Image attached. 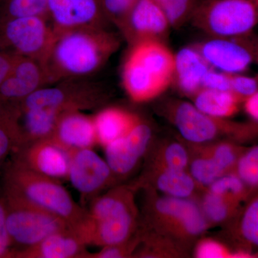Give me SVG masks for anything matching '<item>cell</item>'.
<instances>
[{
    "mask_svg": "<svg viewBox=\"0 0 258 258\" xmlns=\"http://www.w3.org/2000/svg\"><path fill=\"white\" fill-rule=\"evenodd\" d=\"M3 198L50 212L67 222L71 231L88 216V210L74 201L60 181L41 175L15 159L5 170Z\"/></svg>",
    "mask_w": 258,
    "mask_h": 258,
    "instance_id": "obj_3",
    "label": "cell"
},
{
    "mask_svg": "<svg viewBox=\"0 0 258 258\" xmlns=\"http://www.w3.org/2000/svg\"><path fill=\"white\" fill-rule=\"evenodd\" d=\"M167 17L171 28L178 29L190 23L201 0H154Z\"/></svg>",
    "mask_w": 258,
    "mask_h": 258,
    "instance_id": "obj_32",
    "label": "cell"
},
{
    "mask_svg": "<svg viewBox=\"0 0 258 258\" xmlns=\"http://www.w3.org/2000/svg\"><path fill=\"white\" fill-rule=\"evenodd\" d=\"M120 45L119 37L107 28L57 32L42 62L52 83L83 79L101 69Z\"/></svg>",
    "mask_w": 258,
    "mask_h": 258,
    "instance_id": "obj_1",
    "label": "cell"
},
{
    "mask_svg": "<svg viewBox=\"0 0 258 258\" xmlns=\"http://www.w3.org/2000/svg\"><path fill=\"white\" fill-rule=\"evenodd\" d=\"M135 183L115 185L92 199L88 216L73 231L86 245L104 247L122 243L138 232L140 212L136 202Z\"/></svg>",
    "mask_w": 258,
    "mask_h": 258,
    "instance_id": "obj_2",
    "label": "cell"
},
{
    "mask_svg": "<svg viewBox=\"0 0 258 258\" xmlns=\"http://www.w3.org/2000/svg\"><path fill=\"white\" fill-rule=\"evenodd\" d=\"M190 24L208 37L252 33L258 24V0H201Z\"/></svg>",
    "mask_w": 258,
    "mask_h": 258,
    "instance_id": "obj_7",
    "label": "cell"
},
{
    "mask_svg": "<svg viewBox=\"0 0 258 258\" xmlns=\"http://www.w3.org/2000/svg\"><path fill=\"white\" fill-rule=\"evenodd\" d=\"M68 179L84 200L96 198L117 181L106 159L92 149L73 153Z\"/></svg>",
    "mask_w": 258,
    "mask_h": 258,
    "instance_id": "obj_14",
    "label": "cell"
},
{
    "mask_svg": "<svg viewBox=\"0 0 258 258\" xmlns=\"http://www.w3.org/2000/svg\"><path fill=\"white\" fill-rule=\"evenodd\" d=\"M51 138L71 152L93 149L98 144L93 117L81 111L64 113L59 118Z\"/></svg>",
    "mask_w": 258,
    "mask_h": 258,
    "instance_id": "obj_20",
    "label": "cell"
},
{
    "mask_svg": "<svg viewBox=\"0 0 258 258\" xmlns=\"http://www.w3.org/2000/svg\"><path fill=\"white\" fill-rule=\"evenodd\" d=\"M212 69L225 74H244L258 66V37L253 32L237 37H208L195 45Z\"/></svg>",
    "mask_w": 258,
    "mask_h": 258,
    "instance_id": "obj_10",
    "label": "cell"
},
{
    "mask_svg": "<svg viewBox=\"0 0 258 258\" xmlns=\"http://www.w3.org/2000/svg\"><path fill=\"white\" fill-rule=\"evenodd\" d=\"M0 25L2 39L13 53L42 62L55 36L48 19L22 17L0 20Z\"/></svg>",
    "mask_w": 258,
    "mask_h": 258,
    "instance_id": "obj_11",
    "label": "cell"
},
{
    "mask_svg": "<svg viewBox=\"0 0 258 258\" xmlns=\"http://www.w3.org/2000/svg\"><path fill=\"white\" fill-rule=\"evenodd\" d=\"M47 7L48 0H3L0 5V20L30 16L47 18Z\"/></svg>",
    "mask_w": 258,
    "mask_h": 258,
    "instance_id": "obj_31",
    "label": "cell"
},
{
    "mask_svg": "<svg viewBox=\"0 0 258 258\" xmlns=\"http://www.w3.org/2000/svg\"><path fill=\"white\" fill-rule=\"evenodd\" d=\"M242 109L249 117V120L258 123V90L242 102Z\"/></svg>",
    "mask_w": 258,
    "mask_h": 258,
    "instance_id": "obj_42",
    "label": "cell"
},
{
    "mask_svg": "<svg viewBox=\"0 0 258 258\" xmlns=\"http://www.w3.org/2000/svg\"><path fill=\"white\" fill-rule=\"evenodd\" d=\"M198 200L211 227L228 224L245 204L234 197L212 192L206 188L200 192Z\"/></svg>",
    "mask_w": 258,
    "mask_h": 258,
    "instance_id": "obj_26",
    "label": "cell"
},
{
    "mask_svg": "<svg viewBox=\"0 0 258 258\" xmlns=\"http://www.w3.org/2000/svg\"><path fill=\"white\" fill-rule=\"evenodd\" d=\"M17 102V101H16ZM16 125L18 150L24 146L53 135L59 118L63 113L50 108H21L18 103Z\"/></svg>",
    "mask_w": 258,
    "mask_h": 258,
    "instance_id": "obj_21",
    "label": "cell"
},
{
    "mask_svg": "<svg viewBox=\"0 0 258 258\" xmlns=\"http://www.w3.org/2000/svg\"><path fill=\"white\" fill-rule=\"evenodd\" d=\"M194 256L197 258L235 257V252L218 240L200 237L195 242Z\"/></svg>",
    "mask_w": 258,
    "mask_h": 258,
    "instance_id": "obj_36",
    "label": "cell"
},
{
    "mask_svg": "<svg viewBox=\"0 0 258 258\" xmlns=\"http://www.w3.org/2000/svg\"><path fill=\"white\" fill-rule=\"evenodd\" d=\"M14 148V141L11 134L8 129L0 125V159L4 157L8 152Z\"/></svg>",
    "mask_w": 258,
    "mask_h": 258,
    "instance_id": "obj_43",
    "label": "cell"
},
{
    "mask_svg": "<svg viewBox=\"0 0 258 258\" xmlns=\"http://www.w3.org/2000/svg\"><path fill=\"white\" fill-rule=\"evenodd\" d=\"M7 209L4 198H0V258H13L14 249L6 225Z\"/></svg>",
    "mask_w": 258,
    "mask_h": 258,
    "instance_id": "obj_39",
    "label": "cell"
},
{
    "mask_svg": "<svg viewBox=\"0 0 258 258\" xmlns=\"http://www.w3.org/2000/svg\"><path fill=\"white\" fill-rule=\"evenodd\" d=\"M3 0H0V5L2 4V3H3Z\"/></svg>",
    "mask_w": 258,
    "mask_h": 258,
    "instance_id": "obj_44",
    "label": "cell"
},
{
    "mask_svg": "<svg viewBox=\"0 0 258 258\" xmlns=\"http://www.w3.org/2000/svg\"><path fill=\"white\" fill-rule=\"evenodd\" d=\"M185 144L194 150L210 156L226 173L235 171L239 159L247 147L231 141H217L202 144H191L186 142Z\"/></svg>",
    "mask_w": 258,
    "mask_h": 258,
    "instance_id": "obj_29",
    "label": "cell"
},
{
    "mask_svg": "<svg viewBox=\"0 0 258 258\" xmlns=\"http://www.w3.org/2000/svg\"><path fill=\"white\" fill-rule=\"evenodd\" d=\"M16 152L15 160L31 170L57 181L68 179L74 152L61 147L51 137L24 146Z\"/></svg>",
    "mask_w": 258,
    "mask_h": 258,
    "instance_id": "obj_16",
    "label": "cell"
},
{
    "mask_svg": "<svg viewBox=\"0 0 258 258\" xmlns=\"http://www.w3.org/2000/svg\"><path fill=\"white\" fill-rule=\"evenodd\" d=\"M211 69L195 45L182 47L174 53L173 83L180 93L191 98L203 88L204 77Z\"/></svg>",
    "mask_w": 258,
    "mask_h": 258,
    "instance_id": "obj_22",
    "label": "cell"
},
{
    "mask_svg": "<svg viewBox=\"0 0 258 258\" xmlns=\"http://www.w3.org/2000/svg\"><path fill=\"white\" fill-rule=\"evenodd\" d=\"M146 168L188 170L190 154L184 142L164 141L156 146L151 145L146 154Z\"/></svg>",
    "mask_w": 258,
    "mask_h": 258,
    "instance_id": "obj_27",
    "label": "cell"
},
{
    "mask_svg": "<svg viewBox=\"0 0 258 258\" xmlns=\"http://www.w3.org/2000/svg\"><path fill=\"white\" fill-rule=\"evenodd\" d=\"M142 242L133 257L171 258L189 255V248L167 236L139 225Z\"/></svg>",
    "mask_w": 258,
    "mask_h": 258,
    "instance_id": "obj_28",
    "label": "cell"
},
{
    "mask_svg": "<svg viewBox=\"0 0 258 258\" xmlns=\"http://www.w3.org/2000/svg\"><path fill=\"white\" fill-rule=\"evenodd\" d=\"M206 189L212 192L234 197L244 203H247L251 197L248 187L235 171L223 174Z\"/></svg>",
    "mask_w": 258,
    "mask_h": 258,
    "instance_id": "obj_34",
    "label": "cell"
},
{
    "mask_svg": "<svg viewBox=\"0 0 258 258\" xmlns=\"http://www.w3.org/2000/svg\"><path fill=\"white\" fill-rule=\"evenodd\" d=\"M16 57L10 51L0 50V86L11 73Z\"/></svg>",
    "mask_w": 258,
    "mask_h": 258,
    "instance_id": "obj_41",
    "label": "cell"
},
{
    "mask_svg": "<svg viewBox=\"0 0 258 258\" xmlns=\"http://www.w3.org/2000/svg\"><path fill=\"white\" fill-rule=\"evenodd\" d=\"M106 98V92L99 85L76 79L39 88L17 103L21 108H50L64 113L96 108Z\"/></svg>",
    "mask_w": 258,
    "mask_h": 258,
    "instance_id": "obj_8",
    "label": "cell"
},
{
    "mask_svg": "<svg viewBox=\"0 0 258 258\" xmlns=\"http://www.w3.org/2000/svg\"><path fill=\"white\" fill-rule=\"evenodd\" d=\"M116 27L129 45L145 40L165 42L172 28L154 0H137Z\"/></svg>",
    "mask_w": 258,
    "mask_h": 258,
    "instance_id": "obj_12",
    "label": "cell"
},
{
    "mask_svg": "<svg viewBox=\"0 0 258 258\" xmlns=\"http://www.w3.org/2000/svg\"><path fill=\"white\" fill-rule=\"evenodd\" d=\"M139 118L138 115L117 107L101 110L93 117L98 145L103 148L124 137Z\"/></svg>",
    "mask_w": 258,
    "mask_h": 258,
    "instance_id": "obj_24",
    "label": "cell"
},
{
    "mask_svg": "<svg viewBox=\"0 0 258 258\" xmlns=\"http://www.w3.org/2000/svg\"><path fill=\"white\" fill-rule=\"evenodd\" d=\"M257 90L258 74L255 76L244 74L231 75V91L243 101Z\"/></svg>",
    "mask_w": 258,
    "mask_h": 258,
    "instance_id": "obj_37",
    "label": "cell"
},
{
    "mask_svg": "<svg viewBox=\"0 0 258 258\" xmlns=\"http://www.w3.org/2000/svg\"><path fill=\"white\" fill-rule=\"evenodd\" d=\"M122 68L125 93L136 103L159 98L174 81V53L165 42L145 40L129 45Z\"/></svg>",
    "mask_w": 258,
    "mask_h": 258,
    "instance_id": "obj_4",
    "label": "cell"
},
{
    "mask_svg": "<svg viewBox=\"0 0 258 258\" xmlns=\"http://www.w3.org/2000/svg\"><path fill=\"white\" fill-rule=\"evenodd\" d=\"M191 103L200 111L218 118H231L242 108L243 100L231 91L202 88L192 97Z\"/></svg>",
    "mask_w": 258,
    "mask_h": 258,
    "instance_id": "obj_25",
    "label": "cell"
},
{
    "mask_svg": "<svg viewBox=\"0 0 258 258\" xmlns=\"http://www.w3.org/2000/svg\"><path fill=\"white\" fill-rule=\"evenodd\" d=\"M139 189L150 186L158 192L182 199H196L202 189L188 170L146 168L142 175L134 181Z\"/></svg>",
    "mask_w": 258,
    "mask_h": 258,
    "instance_id": "obj_18",
    "label": "cell"
},
{
    "mask_svg": "<svg viewBox=\"0 0 258 258\" xmlns=\"http://www.w3.org/2000/svg\"><path fill=\"white\" fill-rule=\"evenodd\" d=\"M153 129L140 118L124 137L103 147L106 161L116 179L130 175L152 145Z\"/></svg>",
    "mask_w": 258,
    "mask_h": 258,
    "instance_id": "obj_13",
    "label": "cell"
},
{
    "mask_svg": "<svg viewBox=\"0 0 258 258\" xmlns=\"http://www.w3.org/2000/svg\"><path fill=\"white\" fill-rule=\"evenodd\" d=\"M142 242L139 229L132 238L122 243L102 247L101 250L96 253L90 254L88 258H127L133 257Z\"/></svg>",
    "mask_w": 258,
    "mask_h": 258,
    "instance_id": "obj_35",
    "label": "cell"
},
{
    "mask_svg": "<svg viewBox=\"0 0 258 258\" xmlns=\"http://www.w3.org/2000/svg\"><path fill=\"white\" fill-rule=\"evenodd\" d=\"M5 203L7 230L12 246L15 244L22 247L21 249L28 248L53 234L71 230L64 220L46 210L6 200Z\"/></svg>",
    "mask_w": 258,
    "mask_h": 258,
    "instance_id": "obj_9",
    "label": "cell"
},
{
    "mask_svg": "<svg viewBox=\"0 0 258 258\" xmlns=\"http://www.w3.org/2000/svg\"><path fill=\"white\" fill-rule=\"evenodd\" d=\"M103 10L110 23L115 26L128 13L137 0H101Z\"/></svg>",
    "mask_w": 258,
    "mask_h": 258,
    "instance_id": "obj_38",
    "label": "cell"
},
{
    "mask_svg": "<svg viewBox=\"0 0 258 258\" xmlns=\"http://www.w3.org/2000/svg\"><path fill=\"white\" fill-rule=\"evenodd\" d=\"M235 172L248 187L251 197L258 193V144L247 146L239 159Z\"/></svg>",
    "mask_w": 258,
    "mask_h": 258,
    "instance_id": "obj_33",
    "label": "cell"
},
{
    "mask_svg": "<svg viewBox=\"0 0 258 258\" xmlns=\"http://www.w3.org/2000/svg\"><path fill=\"white\" fill-rule=\"evenodd\" d=\"M203 88L217 91H231V75L211 69L204 77Z\"/></svg>",
    "mask_w": 258,
    "mask_h": 258,
    "instance_id": "obj_40",
    "label": "cell"
},
{
    "mask_svg": "<svg viewBox=\"0 0 258 258\" xmlns=\"http://www.w3.org/2000/svg\"><path fill=\"white\" fill-rule=\"evenodd\" d=\"M161 113L175 127L183 142L202 144L231 141L243 145L258 141V123L218 118L200 111L192 103L169 99L163 103Z\"/></svg>",
    "mask_w": 258,
    "mask_h": 258,
    "instance_id": "obj_6",
    "label": "cell"
},
{
    "mask_svg": "<svg viewBox=\"0 0 258 258\" xmlns=\"http://www.w3.org/2000/svg\"><path fill=\"white\" fill-rule=\"evenodd\" d=\"M86 244L73 231L49 236L32 247L15 251V258H88Z\"/></svg>",
    "mask_w": 258,
    "mask_h": 258,
    "instance_id": "obj_23",
    "label": "cell"
},
{
    "mask_svg": "<svg viewBox=\"0 0 258 258\" xmlns=\"http://www.w3.org/2000/svg\"><path fill=\"white\" fill-rule=\"evenodd\" d=\"M144 190L140 227L167 236L190 249L211 227L196 199L167 196L150 186Z\"/></svg>",
    "mask_w": 258,
    "mask_h": 258,
    "instance_id": "obj_5",
    "label": "cell"
},
{
    "mask_svg": "<svg viewBox=\"0 0 258 258\" xmlns=\"http://www.w3.org/2000/svg\"><path fill=\"white\" fill-rule=\"evenodd\" d=\"M187 147L190 154L188 171L202 189H205L219 177L227 174L210 156Z\"/></svg>",
    "mask_w": 258,
    "mask_h": 258,
    "instance_id": "obj_30",
    "label": "cell"
},
{
    "mask_svg": "<svg viewBox=\"0 0 258 258\" xmlns=\"http://www.w3.org/2000/svg\"><path fill=\"white\" fill-rule=\"evenodd\" d=\"M47 18L55 33L84 28H107L101 0H48Z\"/></svg>",
    "mask_w": 258,
    "mask_h": 258,
    "instance_id": "obj_15",
    "label": "cell"
},
{
    "mask_svg": "<svg viewBox=\"0 0 258 258\" xmlns=\"http://www.w3.org/2000/svg\"><path fill=\"white\" fill-rule=\"evenodd\" d=\"M51 83L41 61L17 55L11 73L0 86V95L10 101H20Z\"/></svg>",
    "mask_w": 258,
    "mask_h": 258,
    "instance_id": "obj_17",
    "label": "cell"
},
{
    "mask_svg": "<svg viewBox=\"0 0 258 258\" xmlns=\"http://www.w3.org/2000/svg\"><path fill=\"white\" fill-rule=\"evenodd\" d=\"M237 257H258V193L226 225Z\"/></svg>",
    "mask_w": 258,
    "mask_h": 258,
    "instance_id": "obj_19",
    "label": "cell"
}]
</instances>
